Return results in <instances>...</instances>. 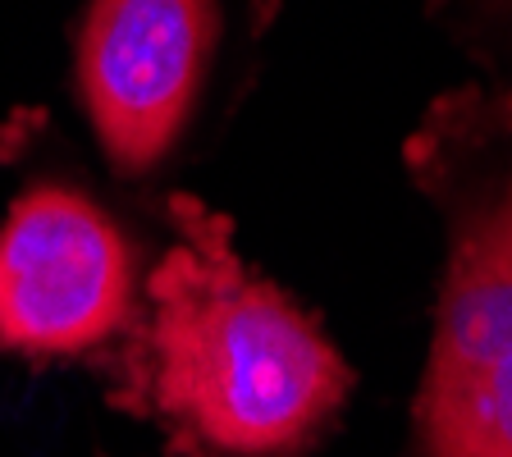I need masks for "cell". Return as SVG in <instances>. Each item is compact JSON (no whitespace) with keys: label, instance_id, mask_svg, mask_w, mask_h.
I'll list each match as a JSON object with an SVG mask.
<instances>
[{"label":"cell","instance_id":"1","mask_svg":"<svg viewBox=\"0 0 512 457\" xmlns=\"http://www.w3.org/2000/svg\"><path fill=\"white\" fill-rule=\"evenodd\" d=\"M106 398L174 457H307L339 430L352 366L320 320L234 247L229 220L165 197V243L133 330L106 362Z\"/></svg>","mask_w":512,"mask_h":457},{"label":"cell","instance_id":"2","mask_svg":"<svg viewBox=\"0 0 512 457\" xmlns=\"http://www.w3.org/2000/svg\"><path fill=\"white\" fill-rule=\"evenodd\" d=\"M403 160L444 252L398 457H512V69L435 96Z\"/></svg>","mask_w":512,"mask_h":457},{"label":"cell","instance_id":"3","mask_svg":"<svg viewBox=\"0 0 512 457\" xmlns=\"http://www.w3.org/2000/svg\"><path fill=\"white\" fill-rule=\"evenodd\" d=\"M284 0H87L74 92L124 188H156L215 138Z\"/></svg>","mask_w":512,"mask_h":457},{"label":"cell","instance_id":"4","mask_svg":"<svg viewBox=\"0 0 512 457\" xmlns=\"http://www.w3.org/2000/svg\"><path fill=\"white\" fill-rule=\"evenodd\" d=\"M156 252L87 174L32 165L0 220V352L106 362L138 320Z\"/></svg>","mask_w":512,"mask_h":457},{"label":"cell","instance_id":"5","mask_svg":"<svg viewBox=\"0 0 512 457\" xmlns=\"http://www.w3.org/2000/svg\"><path fill=\"white\" fill-rule=\"evenodd\" d=\"M430 14L453 42L490 64V74L512 69V0H430Z\"/></svg>","mask_w":512,"mask_h":457}]
</instances>
